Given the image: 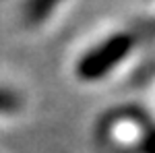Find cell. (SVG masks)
Here are the masks:
<instances>
[{
    "label": "cell",
    "mask_w": 155,
    "mask_h": 153,
    "mask_svg": "<svg viewBox=\"0 0 155 153\" xmlns=\"http://www.w3.org/2000/svg\"><path fill=\"white\" fill-rule=\"evenodd\" d=\"M15 106V97L6 91H0V112H8Z\"/></svg>",
    "instance_id": "cell-3"
},
{
    "label": "cell",
    "mask_w": 155,
    "mask_h": 153,
    "mask_svg": "<svg viewBox=\"0 0 155 153\" xmlns=\"http://www.w3.org/2000/svg\"><path fill=\"white\" fill-rule=\"evenodd\" d=\"M126 52V37L116 35L107 42L87 50L74 64V72L83 81H95L99 77L107 75V71L118 62Z\"/></svg>",
    "instance_id": "cell-1"
},
{
    "label": "cell",
    "mask_w": 155,
    "mask_h": 153,
    "mask_svg": "<svg viewBox=\"0 0 155 153\" xmlns=\"http://www.w3.org/2000/svg\"><path fill=\"white\" fill-rule=\"evenodd\" d=\"M62 4L64 0H21L17 6L19 21L27 29H39L56 17Z\"/></svg>",
    "instance_id": "cell-2"
}]
</instances>
